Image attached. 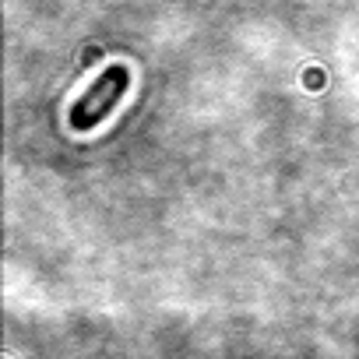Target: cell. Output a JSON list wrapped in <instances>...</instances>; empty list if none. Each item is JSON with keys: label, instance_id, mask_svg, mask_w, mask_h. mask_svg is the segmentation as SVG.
I'll use <instances>...</instances> for the list:
<instances>
[{"label": "cell", "instance_id": "cell-1", "mask_svg": "<svg viewBox=\"0 0 359 359\" xmlns=\"http://www.w3.org/2000/svg\"><path fill=\"white\" fill-rule=\"evenodd\" d=\"M127 88H130V71H127L123 64H109V67L74 99V106H71V113H67L71 130H78V134L95 130V127L120 106V99L127 95Z\"/></svg>", "mask_w": 359, "mask_h": 359}]
</instances>
